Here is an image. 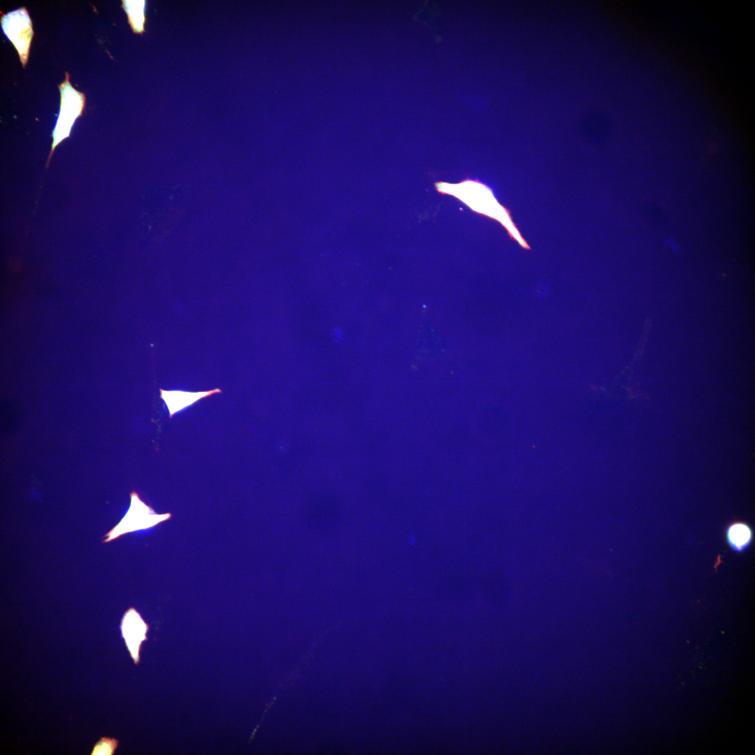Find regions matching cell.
I'll use <instances>...</instances> for the list:
<instances>
[{"mask_svg": "<svg viewBox=\"0 0 755 755\" xmlns=\"http://www.w3.org/2000/svg\"><path fill=\"white\" fill-rule=\"evenodd\" d=\"M130 496L129 510L119 524L106 535L107 538L103 540L104 542L127 533L147 529L171 518L172 515L169 512L157 514L150 506L141 500L138 493L132 491Z\"/></svg>", "mask_w": 755, "mask_h": 755, "instance_id": "7a4b0ae2", "label": "cell"}, {"mask_svg": "<svg viewBox=\"0 0 755 755\" xmlns=\"http://www.w3.org/2000/svg\"><path fill=\"white\" fill-rule=\"evenodd\" d=\"M61 104L59 116L52 132L53 141L47 165L50 160L55 147L70 135L71 127L80 116L85 103L84 94L76 90L69 82V76L66 73V80L59 86Z\"/></svg>", "mask_w": 755, "mask_h": 755, "instance_id": "6da1fadb", "label": "cell"}, {"mask_svg": "<svg viewBox=\"0 0 755 755\" xmlns=\"http://www.w3.org/2000/svg\"><path fill=\"white\" fill-rule=\"evenodd\" d=\"M220 389L206 391L189 392L184 391H166L160 389L161 398L165 401L169 410V417L196 401L214 394L221 393Z\"/></svg>", "mask_w": 755, "mask_h": 755, "instance_id": "5b68a950", "label": "cell"}, {"mask_svg": "<svg viewBox=\"0 0 755 755\" xmlns=\"http://www.w3.org/2000/svg\"><path fill=\"white\" fill-rule=\"evenodd\" d=\"M148 630V624L134 607H130L124 612L121 624L122 635L135 664L139 663L141 646L147 640Z\"/></svg>", "mask_w": 755, "mask_h": 755, "instance_id": "277c9868", "label": "cell"}, {"mask_svg": "<svg viewBox=\"0 0 755 755\" xmlns=\"http://www.w3.org/2000/svg\"><path fill=\"white\" fill-rule=\"evenodd\" d=\"M1 23L3 33L14 45L24 66L33 36L31 20L27 9L22 8L4 15Z\"/></svg>", "mask_w": 755, "mask_h": 755, "instance_id": "3957f363", "label": "cell"}, {"mask_svg": "<svg viewBox=\"0 0 755 755\" xmlns=\"http://www.w3.org/2000/svg\"><path fill=\"white\" fill-rule=\"evenodd\" d=\"M118 740L115 738L101 737L94 745L91 755H113L117 747Z\"/></svg>", "mask_w": 755, "mask_h": 755, "instance_id": "ba28073f", "label": "cell"}, {"mask_svg": "<svg viewBox=\"0 0 755 755\" xmlns=\"http://www.w3.org/2000/svg\"><path fill=\"white\" fill-rule=\"evenodd\" d=\"M726 539L733 550L742 552L749 547L752 542V529L745 523L734 522L726 530Z\"/></svg>", "mask_w": 755, "mask_h": 755, "instance_id": "8992f818", "label": "cell"}, {"mask_svg": "<svg viewBox=\"0 0 755 755\" xmlns=\"http://www.w3.org/2000/svg\"><path fill=\"white\" fill-rule=\"evenodd\" d=\"M145 1H122V7L127 14L129 23L134 33L143 34L145 31Z\"/></svg>", "mask_w": 755, "mask_h": 755, "instance_id": "52a82bcc", "label": "cell"}]
</instances>
